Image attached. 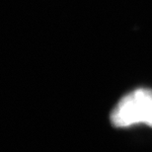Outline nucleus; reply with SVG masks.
<instances>
[{"mask_svg": "<svg viewBox=\"0 0 152 152\" xmlns=\"http://www.w3.org/2000/svg\"><path fill=\"white\" fill-rule=\"evenodd\" d=\"M111 120L118 127L138 124L152 126V90L137 89L121 98L112 112Z\"/></svg>", "mask_w": 152, "mask_h": 152, "instance_id": "f257e3e1", "label": "nucleus"}]
</instances>
